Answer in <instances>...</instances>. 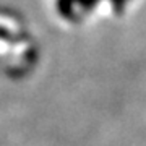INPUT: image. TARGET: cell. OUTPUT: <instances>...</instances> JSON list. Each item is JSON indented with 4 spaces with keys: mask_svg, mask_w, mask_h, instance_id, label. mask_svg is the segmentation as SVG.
<instances>
[{
    "mask_svg": "<svg viewBox=\"0 0 146 146\" xmlns=\"http://www.w3.org/2000/svg\"><path fill=\"white\" fill-rule=\"evenodd\" d=\"M75 0H57V11L65 20L75 18Z\"/></svg>",
    "mask_w": 146,
    "mask_h": 146,
    "instance_id": "6da1fadb",
    "label": "cell"
},
{
    "mask_svg": "<svg viewBox=\"0 0 146 146\" xmlns=\"http://www.w3.org/2000/svg\"><path fill=\"white\" fill-rule=\"evenodd\" d=\"M78 3L81 5V8H83V10L88 11V10H93L94 7L99 3V0H80Z\"/></svg>",
    "mask_w": 146,
    "mask_h": 146,
    "instance_id": "3957f363",
    "label": "cell"
},
{
    "mask_svg": "<svg viewBox=\"0 0 146 146\" xmlns=\"http://www.w3.org/2000/svg\"><path fill=\"white\" fill-rule=\"evenodd\" d=\"M110 3H112V8H114L115 13H123L125 10V2L127 0H109Z\"/></svg>",
    "mask_w": 146,
    "mask_h": 146,
    "instance_id": "7a4b0ae2",
    "label": "cell"
}]
</instances>
